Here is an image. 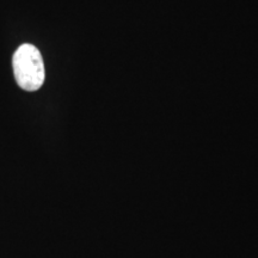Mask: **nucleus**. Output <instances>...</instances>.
Segmentation results:
<instances>
[{
	"label": "nucleus",
	"mask_w": 258,
	"mask_h": 258,
	"mask_svg": "<svg viewBox=\"0 0 258 258\" xmlns=\"http://www.w3.org/2000/svg\"><path fill=\"white\" fill-rule=\"evenodd\" d=\"M15 79L19 88L34 92L41 89L46 79L44 62L40 50L32 44H22L12 57Z\"/></svg>",
	"instance_id": "f257e3e1"
}]
</instances>
